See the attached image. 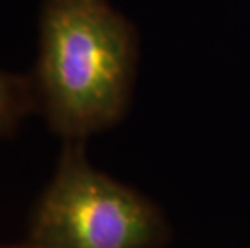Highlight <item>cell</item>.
<instances>
[{"label": "cell", "instance_id": "2", "mask_svg": "<svg viewBox=\"0 0 250 248\" xmlns=\"http://www.w3.org/2000/svg\"><path fill=\"white\" fill-rule=\"evenodd\" d=\"M171 234L150 198L90 165L84 140H66L26 240L37 248H165Z\"/></svg>", "mask_w": 250, "mask_h": 248}, {"label": "cell", "instance_id": "3", "mask_svg": "<svg viewBox=\"0 0 250 248\" xmlns=\"http://www.w3.org/2000/svg\"><path fill=\"white\" fill-rule=\"evenodd\" d=\"M37 112L31 76H20L0 70V137H12L21 121Z\"/></svg>", "mask_w": 250, "mask_h": 248}, {"label": "cell", "instance_id": "4", "mask_svg": "<svg viewBox=\"0 0 250 248\" xmlns=\"http://www.w3.org/2000/svg\"><path fill=\"white\" fill-rule=\"evenodd\" d=\"M0 248H37V247H34L31 242H28V240H23V242H20V244H13V245H0Z\"/></svg>", "mask_w": 250, "mask_h": 248}, {"label": "cell", "instance_id": "1", "mask_svg": "<svg viewBox=\"0 0 250 248\" xmlns=\"http://www.w3.org/2000/svg\"><path fill=\"white\" fill-rule=\"evenodd\" d=\"M136 39L107 0H45L33 73L37 112L66 140L115 126L129 103Z\"/></svg>", "mask_w": 250, "mask_h": 248}]
</instances>
